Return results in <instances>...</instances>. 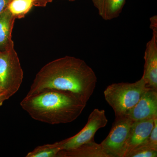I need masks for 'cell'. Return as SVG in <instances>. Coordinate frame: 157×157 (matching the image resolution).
I'll use <instances>...</instances> for the list:
<instances>
[{"label": "cell", "instance_id": "obj_4", "mask_svg": "<svg viewBox=\"0 0 157 157\" xmlns=\"http://www.w3.org/2000/svg\"><path fill=\"white\" fill-rule=\"evenodd\" d=\"M23 79V71L14 45L0 51V90L8 99L18 91Z\"/></svg>", "mask_w": 157, "mask_h": 157}, {"label": "cell", "instance_id": "obj_2", "mask_svg": "<svg viewBox=\"0 0 157 157\" xmlns=\"http://www.w3.org/2000/svg\"><path fill=\"white\" fill-rule=\"evenodd\" d=\"M86 103L75 94L56 89L43 90L25 97L20 105L35 120L49 124H67L76 120Z\"/></svg>", "mask_w": 157, "mask_h": 157}, {"label": "cell", "instance_id": "obj_1", "mask_svg": "<svg viewBox=\"0 0 157 157\" xmlns=\"http://www.w3.org/2000/svg\"><path fill=\"white\" fill-rule=\"evenodd\" d=\"M98 79L94 70L81 59L65 56L52 61L37 73L26 97L46 89L67 91L87 104Z\"/></svg>", "mask_w": 157, "mask_h": 157}, {"label": "cell", "instance_id": "obj_13", "mask_svg": "<svg viewBox=\"0 0 157 157\" xmlns=\"http://www.w3.org/2000/svg\"><path fill=\"white\" fill-rule=\"evenodd\" d=\"M33 6V0H11L8 9L16 19H21L25 17Z\"/></svg>", "mask_w": 157, "mask_h": 157}, {"label": "cell", "instance_id": "obj_5", "mask_svg": "<svg viewBox=\"0 0 157 157\" xmlns=\"http://www.w3.org/2000/svg\"><path fill=\"white\" fill-rule=\"evenodd\" d=\"M108 119L104 109H94L88 117L84 128L73 137L52 144L61 150L76 148L89 142L94 141V137L99 129L107 125Z\"/></svg>", "mask_w": 157, "mask_h": 157}, {"label": "cell", "instance_id": "obj_9", "mask_svg": "<svg viewBox=\"0 0 157 157\" xmlns=\"http://www.w3.org/2000/svg\"><path fill=\"white\" fill-rule=\"evenodd\" d=\"M144 59L142 77L146 87L157 90V36L153 35L147 43Z\"/></svg>", "mask_w": 157, "mask_h": 157}, {"label": "cell", "instance_id": "obj_7", "mask_svg": "<svg viewBox=\"0 0 157 157\" xmlns=\"http://www.w3.org/2000/svg\"><path fill=\"white\" fill-rule=\"evenodd\" d=\"M126 115L133 121L157 118V90L147 89Z\"/></svg>", "mask_w": 157, "mask_h": 157}, {"label": "cell", "instance_id": "obj_17", "mask_svg": "<svg viewBox=\"0 0 157 157\" xmlns=\"http://www.w3.org/2000/svg\"><path fill=\"white\" fill-rule=\"evenodd\" d=\"M150 27L153 31V35L157 36V17L154 15L150 18Z\"/></svg>", "mask_w": 157, "mask_h": 157}, {"label": "cell", "instance_id": "obj_3", "mask_svg": "<svg viewBox=\"0 0 157 157\" xmlns=\"http://www.w3.org/2000/svg\"><path fill=\"white\" fill-rule=\"evenodd\" d=\"M147 89L142 76L133 83H113L106 88L104 94L105 100L113 109L115 116H118L127 114Z\"/></svg>", "mask_w": 157, "mask_h": 157}, {"label": "cell", "instance_id": "obj_11", "mask_svg": "<svg viewBox=\"0 0 157 157\" xmlns=\"http://www.w3.org/2000/svg\"><path fill=\"white\" fill-rule=\"evenodd\" d=\"M16 18L7 8L0 14V51H2L14 45L12 33Z\"/></svg>", "mask_w": 157, "mask_h": 157}, {"label": "cell", "instance_id": "obj_12", "mask_svg": "<svg viewBox=\"0 0 157 157\" xmlns=\"http://www.w3.org/2000/svg\"><path fill=\"white\" fill-rule=\"evenodd\" d=\"M98 13L103 19L111 20L119 16L126 0H92Z\"/></svg>", "mask_w": 157, "mask_h": 157}, {"label": "cell", "instance_id": "obj_14", "mask_svg": "<svg viewBox=\"0 0 157 157\" xmlns=\"http://www.w3.org/2000/svg\"><path fill=\"white\" fill-rule=\"evenodd\" d=\"M60 151L59 148L52 144H44L37 147L33 151L29 152L26 157H57Z\"/></svg>", "mask_w": 157, "mask_h": 157}, {"label": "cell", "instance_id": "obj_21", "mask_svg": "<svg viewBox=\"0 0 157 157\" xmlns=\"http://www.w3.org/2000/svg\"><path fill=\"white\" fill-rule=\"evenodd\" d=\"M69 1H70V2H73V1H75L76 0H69Z\"/></svg>", "mask_w": 157, "mask_h": 157}, {"label": "cell", "instance_id": "obj_10", "mask_svg": "<svg viewBox=\"0 0 157 157\" xmlns=\"http://www.w3.org/2000/svg\"><path fill=\"white\" fill-rule=\"evenodd\" d=\"M57 157H109L101 144L89 142L75 148L60 151Z\"/></svg>", "mask_w": 157, "mask_h": 157}, {"label": "cell", "instance_id": "obj_19", "mask_svg": "<svg viewBox=\"0 0 157 157\" xmlns=\"http://www.w3.org/2000/svg\"><path fill=\"white\" fill-rule=\"evenodd\" d=\"M11 0H0V14L8 8Z\"/></svg>", "mask_w": 157, "mask_h": 157}, {"label": "cell", "instance_id": "obj_16", "mask_svg": "<svg viewBox=\"0 0 157 157\" xmlns=\"http://www.w3.org/2000/svg\"><path fill=\"white\" fill-rule=\"evenodd\" d=\"M142 144L157 150V118L155 119L153 128L147 140Z\"/></svg>", "mask_w": 157, "mask_h": 157}, {"label": "cell", "instance_id": "obj_6", "mask_svg": "<svg viewBox=\"0 0 157 157\" xmlns=\"http://www.w3.org/2000/svg\"><path fill=\"white\" fill-rule=\"evenodd\" d=\"M134 122L126 115L116 116L109 134L101 143L109 157H122L124 146Z\"/></svg>", "mask_w": 157, "mask_h": 157}, {"label": "cell", "instance_id": "obj_18", "mask_svg": "<svg viewBox=\"0 0 157 157\" xmlns=\"http://www.w3.org/2000/svg\"><path fill=\"white\" fill-rule=\"evenodd\" d=\"M53 0H33L34 6L36 7H45L48 3L52 2Z\"/></svg>", "mask_w": 157, "mask_h": 157}, {"label": "cell", "instance_id": "obj_15", "mask_svg": "<svg viewBox=\"0 0 157 157\" xmlns=\"http://www.w3.org/2000/svg\"><path fill=\"white\" fill-rule=\"evenodd\" d=\"M157 150L144 144H140L132 151L127 157H156Z\"/></svg>", "mask_w": 157, "mask_h": 157}, {"label": "cell", "instance_id": "obj_20", "mask_svg": "<svg viewBox=\"0 0 157 157\" xmlns=\"http://www.w3.org/2000/svg\"><path fill=\"white\" fill-rule=\"evenodd\" d=\"M7 100H8V98L6 96V94L2 91L0 90V107L3 105L4 102Z\"/></svg>", "mask_w": 157, "mask_h": 157}, {"label": "cell", "instance_id": "obj_8", "mask_svg": "<svg viewBox=\"0 0 157 157\" xmlns=\"http://www.w3.org/2000/svg\"><path fill=\"white\" fill-rule=\"evenodd\" d=\"M155 118L134 121L124 146L122 157H127L134 149L144 143L151 132Z\"/></svg>", "mask_w": 157, "mask_h": 157}]
</instances>
